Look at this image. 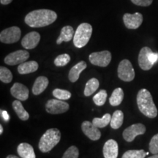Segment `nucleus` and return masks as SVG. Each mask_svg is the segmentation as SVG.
Returning a JSON list of instances; mask_svg holds the SVG:
<instances>
[{
    "mask_svg": "<svg viewBox=\"0 0 158 158\" xmlns=\"http://www.w3.org/2000/svg\"><path fill=\"white\" fill-rule=\"evenodd\" d=\"M17 152L21 158H36L34 149L29 143H20L18 146Z\"/></svg>",
    "mask_w": 158,
    "mask_h": 158,
    "instance_id": "18",
    "label": "nucleus"
},
{
    "mask_svg": "<svg viewBox=\"0 0 158 158\" xmlns=\"http://www.w3.org/2000/svg\"><path fill=\"white\" fill-rule=\"evenodd\" d=\"M83 133L92 141H98L101 137V133L98 127L89 121H84L81 124Z\"/></svg>",
    "mask_w": 158,
    "mask_h": 158,
    "instance_id": "13",
    "label": "nucleus"
},
{
    "mask_svg": "<svg viewBox=\"0 0 158 158\" xmlns=\"http://www.w3.org/2000/svg\"><path fill=\"white\" fill-rule=\"evenodd\" d=\"M124 121V114L122 110H117L114 111L113 116H111V120H110V127L113 129L116 130L118 129L123 124Z\"/></svg>",
    "mask_w": 158,
    "mask_h": 158,
    "instance_id": "23",
    "label": "nucleus"
},
{
    "mask_svg": "<svg viewBox=\"0 0 158 158\" xmlns=\"http://www.w3.org/2000/svg\"><path fill=\"white\" fill-rule=\"evenodd\" d=\"M149 151L152 154H158V133L152 138L149 142Z\"/></svg>",
    "mask_w": 158,
    "mask_h": 158,
    "instance_id": "33",
    "label": "nucleus"
},
{
    "mask_svg": "<svg viewBox=\"0 0 158 158\" xmlns=\"http://www.w3.org/2000/svg\"><path fill=\"white\" fill-rule=\"evenodd\" d=\"M13 108L20 119L23 120V121H27V120L29 119V114H28V112L24 109L22 103L21 102V100H17L13 101Z\"/></svg>",
    "mask_w": 158,
    "mask_h": 158,
    "instance_id": "22",
    "label": "nucleus"
},
{
    "mask_svg": "<svg viewBox=\"0 0 158 158\" xmlns=\"http://www.w3.org/2000/svg\"><path fill=\"white\" fill-rule=\"evenodd\" d=\"M29 89L20 83H15L10 89V93L14 98L21 101H25L29 98Z\"/></svg>",
    "mask_w": 158,
    "mask_h": 158,
    "instance_id": "15",
    "label": "nucleus"
},
{
    "mask_svg": "<svg viewBox=\"0 0 158 158\" xmlns=\"http://www.w3.org/2000/svg\"><path fill=\"white\" fill-rule=\"evenodd\" d=\"M148 158H158V154H156V155H154L151 156V157H149Z\"/></svg>",
    "mask_w": 158,
    "mask_h": 158,
    "instance_id": "38",
    "label": "nucleus"
},
{
    "mask_svg": "<svg viewBox=\"0 0 158 158\" xmlns=\"http://www.w3.org/2000/svg\"><path fill=\"white\" fill-rule=\"evenodd\" d=\"M79 151L76 146L69 147L63 155L62 158H78Z\"/></svg>",
    "mask_w": 158,
    "mask_h": 158,
    "instance_id": "32",
    "label": "nucleus"
},
{
    "mask_svg": "<svg viewBox=\"0 0 158 158\" xmlns=\"http://www.w3.org/2000/svg\"><path fill=\"white\" fill-rule=\"evenodd\" d=\"M147 155V152L144 150H128L124 153L122 158H144Z\"/></svg>",
    "mask_w": 158,
    "mask_h": 158,
    "instance_id": "28",
    "label": "nucleus"
},
{
    "mask_svg": "<svg viewBox=\"0 0 158 158\" xmlns=\"http://www.w3.org/2000/svg\"><path fill=\"white\" fill-rule=\"evenodd\" d=\"M90 62L92 64L99 67H107L111 61V54L108 51L92 53L89 56Z\"/></svg>",
    "mask_w": 158,
    "mask_h": 158,
    "instance_id": "8",
    "label": "nucleus"
},
{
    "mask_svg": "<svg viewBox=\"0 0 158 158\" xmlns=\"http://www.w3.org/2000/svg\"><path fill=\"white\" fill-rule=\"evenodd\" d=\"M131 2L138 6H143L147 7L152 3L153 0H131Z\"/></svg>",
    "mask_w": 158,
    "mask_h": 158,
    "instance_id": "34",
    "label": "nucleus"
},
{
    "mask_svg": "<svg viewBox=\"0 0 158 158\" xmlns=\"http://www.w3.org/2000/svg\"><path fill=\"white\" fill-rule=\"evenodd\" d=\"M99 85H100V83H99V81L97 78H93L89 80L86 83V86H85L84 95L88 97L94 94L98 89Z\"/></svg>",
    "mask_w": 158,
    "mask_h": 158,
    "instance_id": "25",
    "label": "nucleus"
},
{
    "mask_svg": "<svg viewBox=\"0 0 158 158\" xmlns=\"http://www.w3.org/2000/svg\"><path fill=\"white\" fill-rule=\"evenodd\" d=\"M92 34V27L88 23H82L75 31L73 43L76 48L84 47L89 41Z\"/></svg>",
    "mask_w": 158,
    "mask_h": 158,
    "instance_id": "4",
    "label": "nucleus"
},
{
    "mask_svg": "<svg viewBox=\"0 0 158 158\" xmlns=\"http://www.w3.org/2000/svg\"><path fill=\"white\" fill-rule=\"evenodd\" d=\"M61 139V133L57 128H51L46 130L40 139L39 149L43 153H46L56 147Z\"/></svg>",
    "mask_w": 158,
    "mask_h": 158,
    "instance_id": "3",
    "label": "nucleus"
},
{
    "mask_svg": "<svg viewBox=\"0 0 158 158\" xmlns=\"http://www.w3.org/2000/svg\"><path fill=\"white\" fill-rule=\"evenodd\" d=\"M38 67V63L35 61L25 62L19 64V66L18 67V72L21 75L29 74L37 70Z\"/></svg>",
    "mask_w": 158,
    "mask_h": 158,
    "instance_id": "20",
    "label": "nucleus"
},
{
    "mask_svg": "<svg viewBox=\"0 0 158 158\" xmlns=\"http://www.w3.org/2000/svg\"><path fill=\"white\" fill-rule=\"evenodd\" d=\"M118 77L125 82L132 81L135 78V71L128 59H123L118 66Z\"/></svg>",
    "mask_w": 158,
    "mask_h": 158,
    "instance_id": "5",
    "label": "nucleus"
},
{
    "mask_svg": "<svg viewBox=\"0 0 158 158\" xmlns=\"http://www.w3.org/2000/svg\"><path fill=\"white\" fill-rule=\"evenodd\" d=\"M53 95L56 99L62 100H67L71 98V93L69 91L61 89H55L53 91Z\"/></svg>",
    "mask_w": 158,
    "mask_h": 158,
    "instance_id": "30",
    "label": "nucleus"
},
{
    "mask_svg": "<svg viewBox=\"0 0 158 158\" xmlns=\"http://www.w3.org/2000/svg\"><path fill=\"white\" fill-rule=\"evenodd\" d=\"M21 31L19 27H12L4 29L0 33V41L6 44L16 43L21 38Z\"/></svg>",
    "mask_w": 158,
    "mask_h": 158,
    "instance_id": "6",
    "label": "nucleus"
},
{
    "mask_svg": "<svg viewBox=\"0 0 158 158\" xmlns=\"http://www.w3.org/2000/svg\"><path fill=\"white\" fill-rule=\"evenodd\" d=\"M70 56L68 54H63L59 55L55 59L54 64L57 67H64L70 62Z\"/></svg>",
    "mask_w": 158,
    "mask_h": 158,
    "instance_id": "31",
    "label": "nucleus"
},
{
    "mask_svg": "<svg viewBox=\"0 0 158 158\" xmlns=\"http://www.w3.org/2000/svg\"><path fill=\"white\" fill-rule=\"evenodd\" d=\"M146 133V127L141 123L132 124L126 128L123 132V138L126 141L132 142L136 136L143 135Z\"/></svg>",
    "mask_w": 158,
    "mask_h": 158,
    "instance_id": "9",
    "label": "nucleus"
},
{
    "mask_svg": "<svg viewBox=\"0 0 158 158\" xmlns=\"http://www.w3.org/2000/svg\"><path fill=\"white\" fill-rule=\"evenodd\" d=\"M3 133V127H2V125H0V134H2Z\"/></svg>",
    "mask_w": 158,
    "mask_h": 158,
    "instance_id": "39",
    "label": "nucleus"
},
{
    "mask_svg": "<svg viewBox=\"0 0 158 158\" xmlns=\"http://www.w3.org/2000/svg\"><path fill=\"white\" fill-rule=\"evenodd\" d=\"M29 57V53L25 50H19L10 53L5 58V64L8 65L20 64L25 62Z\"/></svg>",
    "mask_w": 158,
    "mask_h": 158,
    "instance_id": "10",
    "label": "nucleus"
},
{
    "mask_svg": "<svg viewBox=\"0 0 158 158\" xmlns=\"http://www.w3.org/2000/svg\"><path fill=\"white\" fill-rule=\"evenodd\" d=\"M74 35L73 28L71 26H65L61 30L60 35L56 40V43L59 45L62 42H69L73 38Z\"/></svg>",
    "mask_w": 158,
    "mask_h": 158,
    "instance_id": "21",
    "label": "nucleus"
},
{
    "mask_svg": "<svg viewBox=\"0 0 158 158\" xmlns=\"http://www.w3.org/2000/svg\"><path fill=\"white\" fill-rule=\"evenodd\" d=\"M124 99V92L121 88H116L112 92L109 99V102L112 106H118L122 103Z\"/></svg>",
    "mask_w": 158,
    "mask_h": 158,
    "instance_id": "24",
    "label": "nucleus"
},
{
    "mask_svg": "<svg viewBox=\"0 0 158 158\" xmlns=\"http://www.w3.org/2000/svg\"><path fill=\"white\" fill-rule=\"evenodd\" d=\"M102 152L105 158H117L118 154L117 142L114 139L108 140L105 143Z\"/></svg>",
    "mask_w": 158,
    "mask_h": 158,
    "instance_id": "16",
    "label": "nucleus"
},
{
    "mask_svg": "<svg viewBox=\"0 0 158 158\" xmlns=\"http://www.w3.org/2000/svg\"><path fill=\"white\" fill-rule=\"evenodd\" d=\"M1 114H2V116L5 122L9 121L10 116L8 115V114H7V112L6 111V110H1Z\"/></svg>",
    "mask_w": 158,
    "mask_h": 158,
    "instance_id": "35",
    "label": "nucleus"
},
{
    "mask_svg": "<svg viewBox=\"0 0 158 158\" xmlns=\"http://www.w3.org/2000/svg\"><path fill=\"white\" fill-rule=\"evenodd\" d=\"M110 120H111V116L109 114H106L101 118H94L92 123L98 128H103L110 123Z\"/></svg>",
    "mask_w": 158,
    "mask_h": 158,
    "instance_id": "26",
    "label": "nucleus"
},
{
    "mask_svg": "<svg viewBox=\"0 0 158 158\" xmlns=\"http://www.w3.org/2000/svg\"><path fill=\"white\" fill-rule=\"evenodd\" d=\"M12 1H13V0H0V2H1L2 5H9L10 3H11Z\"/></svg>",
    "mask_w": 158,
    "mask_h": 158,
    "instance_id": "36",
    "label": "nucleus"
},
{
    "mask_svg": "<svg viewBox=\"0 0 158 158\" xmlns=\"http://www.w3.org/2000/svg\"><path fill=\"white\" fill-rule=\"evenodd\" d=\"M152 52L149 47H143L140 51L138 55V64L140 68L143 70H149L153 67V63L150 59V55Z\"/></svg>",
    "mask_w": 158,
    "mask_h": 158,
    "instance_id": "11",
    "label": "nucleus"
},
{
    "mask_svg": "<svg viewBox=\"0 0 158 158\" xmlns=\"http://www.w3.org/2000/svg\"><path fill=\"white\" fill-rule=\"evenodd\" d=\"M40 40V35L37 31H31L23 37L21 45L26 49H33L36 48Z\"/></svg>",
    "mask_w": 158,
    "mask_h": 158,
    "instance_id": "14",
    "label": "nucleus"
},
{
    "mask_svg": "<svg viewBox=\"0 0 158 158\" xmlns=\"http://www.w3.org/2000/svg\"><path fill=\"white\" fill-rule=\"evenodd\" d=\"M86 67H87V64L84 61H81L80 62L77 63L75 66L70 69V72H69V80L73 83L77 81L80 76V74L86 68Z\"/></svg>",
    "mask_w": 158,
    "mask_h": 158,
    "instance_id": "17",
    "label": "nucleus"
},
{
    "mask_svg": "<svg viewBox=\"0 0 158 158\" xmlns=\"http://www.w3.org/2000/svg\"><path fill=\"white\" fill-rule=\"evenodd\" d=\"M107 92L106 90H100L93 97V101L98 106H103L107 99Z\"/></svg>",
    "mask_w": 158,
    "mask_h": 158,
    "instance_id": "29",
    "label": "nucleus"
},
{
    "mask_svg": "<svg viewBox=\"0 0 158 158\" xmlns=\"http://www.w3.org/2000/svg\"><path fill=\"white\" fill-rule=\"evenodd\" d=\"M69 109L68 102L59 99H51L45 104V110L51 114H60L65 113Z\"/></svg>",
    "mask_w": 158,
    "mask_h": 158,
    "instance_id": "7",
    "label": "nucleus"
},
{
    "mask_svg": "<svg viewBox=\"0 0 158 158\" xmlns=\"http://www.w3.org/2000/svg\"><path fill=\"white\" fill-rule=\"evenodd\" d=\"M56 12L47 9H40L29 13L25 17V23L30 27L40 28L51 24L56 21Z\"/></svg>",
    "mask_w": 158,
    "mask_h": 158,
    "instance_id": "1",
    "label": "nucleus"
},
{
    "mask_svg": "<svg viewBox=\"0 0 158 158\" xmlns=\"http://www.w3.org/2000/svg\"><path fill=\"white\" fill-rule=\"evenodd\" d=\"M6 158H19V157H18L17 156H15V155H10L7 156V157H6Z\"/></svg>",
    "mask_w": 158,
    "mask_h": 158,
    "instance_id": "37",
    "label": "nucleus"
},
{
    "mask_svg": "<svg viewBox=\"0 0 158 158\" xmlns=\"http://www.w3.org/2000/svg\"><path fill=\"white\" fill-rule=\"evenodd\" d=\"M0 80L5 84H9L13 80V74L11 71L5 67L2 66L0 68Z\"/></svg>",
    "mask_w": 158,
    "mask_h": 158,
    "instance_id": "27",
    "label": "nucleus"
},
{
    "mask_svg": "<svg viewBox=\"0 0 158 158\" xmlns=\"http://www.w3.org/2000/svg\"><path fill=\"white\" fill-rule=\"evenodd\" d=\"M48 79L45 76H40L37 78L32 86V93L35 95H38L44 92L48 86Z\"/></svg>",
    "mask_w": 158,
    "mask_h": 158,
    "instance_id": "19",
    "label": "nucleus"
},
{
    "mask_svg": "<svg viewBox=\"0 0 158 158\" xmlns=\"http://www.w3.org/2000/svg\"><path fill=\"white\" fill-rule=\"evenodd\" d=\"M137 105L140 111L147 117L153 118L157 116V109L154 103L152 96L146 89H141L138 92Z\"/></svg>",
    "mask_w": 158,
    "mask_h": 158,
    "instance_id": "2",
    "label": "nucleus"
},
{
    "mask_svg": "<svg viewBox=\"0 0 158 158\" xmlns=\"http://www.w3.org/2000/svg\"><path fill=\"white\" fill-rule=\"evenodd\" d=\"M123 21L127 29H136L143 22V15L140 13H135L134 14L125 13L123 16Z\"/></svg>",
    "mask_w": 158,
    "mask_h": 158,
    "instance_id": "12",
    "label": "nucleus"
}]
</instances>
